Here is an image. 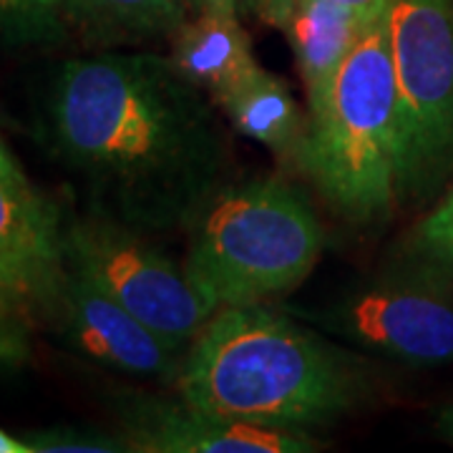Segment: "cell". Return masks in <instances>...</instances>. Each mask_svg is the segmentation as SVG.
Masks as SVG:
<instances>
[{
    "instance_id": "cell-4",
    "label": "cell",
    "mask_w": 453,
    "mask_h": 453,
    "mask_svg": "<svg viewBox=\"0 0 453 453\" xmlns=\"http://www.w3.org/2000/svg\"><path fill=\"white\" fill-rule=\"evenodd\" d=\"M297 164L356 222L386 217L395 199V71L390 20L368 26L323 109L308 116Z\"/></svg>"
},
{
    "instance_id": "cell-6",
    "label": "cell",
    "mask_w": 453,
    "mask_h": 453,
    "mask_svg": "<svg viewBox=\"0 0 453 453\" xmlns=\"http://www.w3.org/2000/svg\"><path fill=\"white\" fill-rule=\"evenodd\" d=\"M64 257L181 353L217 312L184 265L111 211L91 210L64 222Z\"/></svg>"
},
{
    "instance_id": "cell-22",
    "label": "cell",
    "mask_w": 453,
    "mask_h": 453,
    "mask_svg": "<svg viewBox=\"0 0 453 453\" xmlns=\"http://www.w3.org/2000/svg\"><path fill=\"white\" fill-rule=\"evenodd\" d=\"M438 426H441V434L446 436V441H449V443H453V408L443 411V416H441Z\"/></svg>"
},
{
    "instance_id": "cell-10",
    "label": "cell",
    "mask_w": 453,
    "mask_h": 453,
    "mask_svg": "<svg viewBox=\"0 0 453 453\" xmlns=\"http://www.w3.org/2000/svg\"><path fill=\"white\" fill-rule=\"evenodd\" d=\"M64 217L0 139V277L33 303L64 267Z\"/></svg>"
},
{
    "instance_id": "cell-14",
    "label": "cell",
    "mask_w": 453,
    "mask_h": 453,
    "mask_svg": "<svg viewBox=\"0 0 453 453\" xmlns=\"http://www.w3.org/2000/svg\"><path fill=\"white\" fill-rule=\"evenodd\" d=\"M219 106L225 109L229 124L247 139L267 146L280 159L297 162L308 119L280 76L259 65L247 81L222 98Z\"/></svg>"
},
{
    "instance_id": "cell-21",
    "label": "cell",
    "mask_w": 453,
    "mask_h": 453,
    "mask_svg": "<svg viewBox=\"0 0 453 453\" xmlns=\"http://www.w3.org/2000/svg\"><path fill=\"white\" fill-rule=\"evenodd\" d=\"M0 453H33L31 446L23 441V436H11L8 431L0 428Z\"/></svg>"
},
{
    "instance_id": "cell-20",
    "label": "cell",
    "mask_w": 453,
    "mask_h": 453,
    "mask_svg": "<svg viewBox=\"0 0 453 453\" xmlns=\"http://www.w3.org/2000/svg\"><path fill=\"white\" fill-rule=\"evenodd\" d=\"M340 3L348 5L365 26L390 20V11L395 5V0H340Z\"/></svg>"
},
{
    "instance_id": "cell-9",
    "label": "cell",
    "mask_w": 453,
    "mask_h": 453,
    "mask_svg": "<svg viewBox=\"0 0 453 453\" xmlns=\"http://www.w3.org/2000/svg\"><path fill=\"white\" fill-rule=\"evenodd\" d=\"M119 431L134 453H312L320 441L308 431L226 418L184 395L119 390L111 398Z\"/></svg>"
},
{
    "instance_id": "cell-23",
    "label": "cell",
    "mask_w": 453,
    "mask_h": 453,
    "mask_svg": "<svg viewBox=\"0 0 453 453\" xmlns=\"http://www.w3.org/2000/svg\"><path fill=\"white\" fill-rule=\"evenodd\" d=\"M0 363H11V360H8V356H5L3 350H0Z\"/></svg>"
},
{
    "instance_id": "cell-12",
    "label": "cell",
    "mask_w": 453,
    "mask_h": 453,
    "mask_svg": "<svg viewBox=\"0 0 453 453\" xmlns=\"http://www.w3.org/2000/svg\"><path fill=\"white\" fill-rule=\"evenodd\" d=\"M169 41V58L214 104H222V98L259 68L242 16L232 11H196Z\"/></svg>"
},
{
    "instance_id": "cell-17",
    "label": "cell",
    "mask_w": 453,
    "mask_h": 453,
    "mask_svg": "<svg viewBox=\"0 0 453 453\" xmlns=\"http://www.w3.org/2000/svg\"><path fill=\"white\" fill-rule=\"evenodd\" d=\"M33 320L35 312L31 300L0 277V350L11 363H23L28 356Z\"/></svg>"
},
{
    "instance_id": "cell-2",
    "label": "cell",
    "mask_w": 453,
    "mask_h": 453,
    "mask_svg": "<svg viewBox=\"0 0 453 453\" xmlns=\"http://www.w3.org/2000/svg\"><path fill=\"white\" fill-rule=\"evenodd\" d=\"M189 403L226 418L308 431L365 403V360L288 310L219 308L189 345L177 378Z\"/></svg>"
},
{
    "instance_id": "cell-8",
    "label": "cell",
    "mask_w": 453,
    "mask_h": 453,
    "mask_svg": "<svg viewBox=\"0 0 453 453\" xmlns=\"http://www.w3.org/2000/svg\"><path fill=\"white\" fill-rule=\"evenodd\" d=\"M35 318L76 356L124 375L177 383L184 365L187 353L172 348L68 262L35 300Z\"/></svg>"
},
{
    "instance_id": "cell-1",
    "label": "cell",
    "mask_w": 453,
    "mask_h": 453,
    "mask_svg": "<svg viewBox=\"0 0 453 453\" xmlns=\"http://www.w3.org/2000/svg\"><path fill=\"white\" fill-rule=\"evenodd\" d=\"M50 146L142 232L189 226L225 184L226 144L204 91L159 53L71 58L49 96Z\"/></svg>"
},
{
    "instance_id": "cell-16",
    "label": "cell",
    "mask_w": 453,
    "mask_h": 453,
    "mask_svg": "<svg viewBox=\"0 0 453 453\" xmlns=\"http://www.w3.org/2000/svg\"><path fill=\"white\" fill-rule=\"evenodd\" d=\"M23 441L33 453H134L121 431L88 423H56L28 431Z\"/></svg>"
},
{
    "instance_id": "cell-7",
    "label": "cell",
    "mask_w": 453,
    "mask_h": 453,
    "mask_svg": "<svg viewBox=\"0 0 453 453\" xmlns=\"http://www.w3.org/2000/svg\"><path fill=\"white\" fill-rule=\"evenodd\" d=\"M285 310L372 356L405 365L453 363V295L421 277H378L315 308Z\"/></svg>"
},
{
    "instance_id": "cell-3",
    "label": "cell",
    "mask_w": 453,
    "mask_h": 453,
    "mask_svg": "<svg viewBox=\"0 0 453 453\" xmlns=\"http://www.w3.org/2000/svg\"><path fill=\"white\" fill-rule=\"evenodd\" d=\"M323 242L297 187L282 179L222 184L189 225L184 267L217 310L259 305L305 282Z\"/></svg>"
},
{
    "instance_id": "cell-13",
    "label": "cell",
    "mask_w": 453,
    "mask_h": 453,
    "mask_svg": "<svg viewBox=\"0 0 453 453\" xmlns=\"http://www.w3.org/2000/svg\"><path fill=\"white\" fill-rule=\"evenodd\" d=\"M65 23L88 46L119 49L172 33L189 18V0H61Z\"/></svg>"
},
{
    "instance_id": "cell-15",
    "label": "cell",
    "mask_w": 453,
    "mask_h": 453,
    "mask_svg": "<svg viewBox=\"0 0 453 453\" xmlns=\"http://www.w3.org/2000/svg\"><path fill=\"white\" fill-rule=\"evenodd\" d=\"M71 28L61 0H0V43L11 49H56Z\"/></svg>"
},
{
    "instance_id": "cell-19",
    "label": "cell",
    "mask_w": 453,
    "mask_h": 453,
    "mask_svg": "<svg viewBox=\"0 0 453 453\" xmlns=\"http://www.w3.org/2000/svg\"><path fill=\"white\" fill-rule=\"evenodd\" d=\"M195 11H232L237 16H259L262 20H273L282 0H189Z\"/></svg>"
},
{
    "instance_id": "cell-18",
    "label": "cell",
    "mask_w": 453,
    "mask_h": 453,
    "mask_svg": "<svg viewBox=\"0 0 453 453\" xmlns=\"http://www.w3.org/2000/svg\"><path fill=\"white\" fill-rule=\"evenodd\" d=\"M418 244L428 255L453 267V189L436 210L423 219L418 229Z\"/></svg>"
},
{
    "instance_id": "cell-11",
    "label": "cell",
    "mask_w": 453,
    "mask_h": 453,
    "mask_svg": "<svg viewBox=\"0 0 453 453\" xmlns=\"http://www.w3.org/2000/svg\"><path fill=\"white\" fill-rule=\"evenodd\" d=\"M270 23L290 41L312 116L327 104L340 68L368 26L340 0H282Z\"/></svg>"
},
{
    "instance_id": "cell-5",
    "label": "cell",
    "mask_w": 453,
    "mask_h": 453,
    "mask_svg": "<svg viewBox=\"0 0 453 453\" xmlns=\"http://www.w3.org/2000/svg\"><path fill=\"white\" fill-rule=\"evenodd\" d=\"M395 199L431 196L453 174V0H395Z\"/></svg>"
}]
</instances>
